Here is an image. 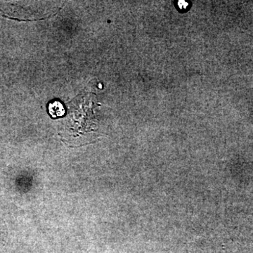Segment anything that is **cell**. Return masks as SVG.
Masks as SVG:
<instances>
[{
	"mask_svg": "<svg viewBox=\"0 0 253 253\" xmlns=\"http://www.w3.org/2000/svg\"><path fill=\"white\" fill-rule=\"evenodd\" d=\"M93 95L77 96L68 104L69 107V115L66 118V129H71L73 134L95 130L96 121L95 108L96 103Z\"/></svg>",
	"mask_w": 253,
	"mask_h": 253,
	"instance_id": "1",
	"label": "cell"
},
{
	"mask_svg": "<svg viewBox=\"0 0 253 253\" xmlns=\"http://www.w3.org/2000/svg\"><path fill=\"white\" fill-rule=\"evenodd\" d=\"M49 111L53 118L62 116L65 113L64 107L58 101H54L49 105Z\"/></svg>",
	"mask_w": 253,
	"mask_h": 253,
	"instance_id": "2",
	"label": "cell"
},
{
	"mask_svg": "<svg viewBox=\"0 0 253 253\" xmlns=\"http://www.w3.org/2000/svg\"><path fill=\"white\" fill-rule=\"evenodd\" d=\"M189 6V3L186 2V1H183V0H180V1H178L177 7L181 11H182V10H184L183 11H186V9H188Z\"/></svg>",
	"mask_w": 253,
	"mask_h": 253,
	"instance_id": "3",
	"label": "cell"
}]
</instances>
